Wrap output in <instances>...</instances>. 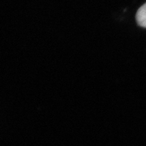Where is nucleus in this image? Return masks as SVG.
<instances>
[{"mask_svg":"<svg viewBox=\"0 0 146 146\" xmlns=\"http://www.w3.org/2000/svg\"><path fill=\"white\" fill-rule=\"evenodd\" d=\"M136 20L139 26L146 27V3L138 10L136 14Z\"/></svg>","mask_w":146,"mask_h":146,"instance_id":"1","label":"nucleus"}]
</instances>
